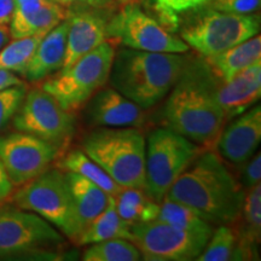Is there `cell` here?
I'll return each instance as SVG.
<instances>
[{"label": "cell", "instance_id": "1", "mask_svg": "<svg viewBox=\"0 0 261 261\" xmlns=\"http://www.w3.org/2000/svg\"><path fill=\"white\" fill-rule=\"evenodd\" d=\"M217 81L204 60L189 58L163 109L168 128L198 145L217 143L226 121L215 93Z\"/></svg>", "mask_w": 261, "mask_h": 261}, {"label": "cell", "instance_id": "2", "mask_svg": "<svg viewBox=\"0 0 261 261\" xmlns=\"http://www.w3.org/2000/svg\"><path fill=\"white\" fill-rule=\"evenodd\" d=\"M165 197L189 205L208 224L238 219L244 192L213 151L200 152L169 188Z\"/></svg>", "mask_w": 261, "mask_h": 261}, {"label": "cell", "instance_id": "3", "mask_svg": "<svg viewBox=\"0 0 261 261\" xmlns=\"http://www.w3.org/2000/svg\"><path fill=\"white\" fill-rule=\"evenodd\" d=\"M188 61L184 54L121 48L115 52L108 81L116 91L146 110L167 96Z\"/></svg>", "mask_w": 261, "mask_h": 261}, {"label": "cell", "instance_id": "4", "mask_svg": "<svg viewBox=\"0 0 261 261\" xmlns=\"http://www.w3.org/2000/svg\"><path fill=\"white\" fill-rule=\"evenodd\" d=\"M145 138L138 127H98L83 150L122 188H145Z\"/></svg>", "mask_w": 261, "mask_h": 261}, {"label": "cell", "instance_id": "5", "mask_svg": "<svg viewBox=\"0 0 261 261\" xmlns=\"http://www.w3.org/2000/svg\"><path fill=\"white\" fill-rule=\"evenodd\" d=\"M114 56L112 42L103 41L69 68L46 77L40 87L56 98L64 109L76 112L108 83Z\"/></svg>", "mask_w": 261, "mask_h": 261}, {"label": "cell", "instance_id": "6", "mask_svg": "<svg viewBox=\"0 0 261 261\" xmlns=\"http://www.w3.org/2000/svg\"><path fill=\"white\" fill-rule=\"evenodd\" d=\"M201 152L200 145L171 128H158L145 145L144 190L160 203L173 182Z\"/></svg>", "mask_w": 261, "mask_h": 261}, {"label": "cell", "instance_id": "7", "mask_svg": "<svg viewBox=\"0 0 261 261\" xmlns=\"http://www.w3.org/2000/svg\"><path fill=\"white\" fill-rule=\"evenodd\" d=\"M64 246L63 234L40 215L16 205H0V259L54 256Z\"/></svg>", "mask_w": 261, "mask_h": 261}, {"label": "cell", "instance_id": "8", "mask_svg": "<svg viewBox=\"0 0 261 261\" xmlns=\"http://www.w3.org/2000/svg\"><path fill=\"white\" fill-rule=\"evenodd\" d=\"M12 202L21 210L40 215L74 242L76 226L73 202L62 169L48 168L25 182L12 194Z\"/></svg>", "mask_w": 261, "mask_h": 261}, {"label": "cell", "instance_id": "9", "mask_svg": "<svg viewBox=\"0 0 261 261\" xmlns=\"http://www.w3.org/2000/svg\"><path fill=\"white\" fill-rule=\"evenodd\" d=\"M259 15L205 10L181 31V39L203 57H211L259 34Z\"/></svg>", "mask_w": 261, "mask_h": 261}, {"label": "cell", "instance_id": "10", "mask_svg": "<svg viewBox=\"0 0 261 261\" xmlns=\"http://www.w3.org/2000/svg\"><path fill=\"white\" fill-rule=\"evenodd\" d=\"M213 228L187 230L160 220L133 224L132 242L150 261H188L197 259L203 252Z\"/></svg>", "mask_w": 261, "mask_h": 261}, {"label": "cell", "instance_id": "11", "mask_svg": "<svg viewBox=\"0 0 261 261\" xmlns=\"http://www.w3.org/2000/svg\"><path fill=\"white\" fill-rule=\"evenodd\" d=\"M12 125L17 130L50 142L62 150L74 135L76 120L73 112L64 109L56 98L41 87H35L27 91Z\"/></svg>", "mask_w": 261, "mask_h": 261}, {"label": "cell", "instance_id": "12", "mask_svg": "<svg viewBox=\"0 0 261 261\" xmlns=\"http://www.w3.org/2000/svg\"><path fill=\"white\" fill-rule=\"evenodd\" d=\"M107 37L119 39L126 47L133 50L166 54L189 51L182 39L169 33L137 4L123 5L121 11L107 23Z\"/></svg>", "mask_w": 261, "mask_h": 261}, {"label": "cell", "instance_id": "13", "mask_svg": "<svg viewBox=\"0 0 261 261\" xmlns=\"http://www.w3.org/2000/svg\"><path fill=\"white\" fill-rule=\"evenodd\" d=\"M61 151L52 143L21 130L0 136V162L15 188L50 168Z\"/></svg>", "mask_w": 261, "mask_h": 261}, {"label": "cell", "instance_id": "14", "mask_svg": "<svg viewBox=\"0 0 261 261\" xmlns=\"http://www.w3.org/2000/svg\"><path fill=\"white\" fill-rule=\"evenodd\" d=\"M85 121L92 127H140L144 109L114 87H102L85 104Z\"/></svg>", "mask_w": 261, "mask_h": 261}, {"label": "cell", "instance_id": "15", "mask_svg": "<svg viewBox=\"0 0 261 261\" xmlns=\"http://www.w3.org/2000/svg\"><path fill=\"white\" fill-rule=\"evenodd\" d=\"M260 140L261 108L257 104L225 127L218 137L217 145L221 158L233 165H242L255 154Z\"/></svg>", "mask_w": 261, "mask_h": 261}, {"label": "cell", "instance_id": "16", "mask_svg": "<svg viewBox=\"0 0 261 261\" xmlns=\"http://www.w3.org/2000/svg\"><path fill=\"white\" fill-rule=\"evenodd\" d=\"M67 18V10L54 0H15L10 22L12 39L46 34Z\"/></svg>", "mask_w": 261, "mask_h": 261}, {"label": "cell", "instance_id": "17", "mask_svg": "<svg viewBox=\"0 0 261 261\" xmlns=\"http://www.w3.org/2000/svg\"><path fill=\"white\" fill-rule=\"evenodd\" d=\"M215 93L225 120H231L247 112L260 99L261 62L242 70L223 84L218 80Z\"/></svg>", "mask_w": 261, "mask_h": 261}, {"label": "cell", "instance_id": "18", "mask_svg": "<svg viewBox=\"0 0 261 261\" xmlns=\"http://www.w3.org/2000/svg\"><path fill=\"white\" fill-rule=\"evenodd\" d=\"M67 35V50L60 70L69 68L80 57L99 46L107 40V22L97 12L84 9L69 18Z\"/></svg>", "mask_w": 261, "mask_h": 261}, {"label": "cell", "instance_id": "19", "mask_svg": "<svg viewBox=\"0 0 261 261\" xmlns=\"http://www.w3.org/2000/svg\"><path fill=\"white\" fill-rule=\"evenodd\" d=\"M68 29L69 19L65 18L44 35L23 75L29 83L45 80L61 69L67 50Z\"/></svg>", "mask_w": 261, "mask_h": 261}, {"label": "cell", "instance_id": "20", "mask_svg": "<svg viewBox=\"0 0 261 261\" xmlns=\"http://www.w3.org/2000/svg\"><path fill=\"white\" fill-rule=\"evenodd\" d=\"M64 173L73 202L75 226H76L75 242L80 233L91 224V221H93L106 210L110 195L76 173Z\"/></svg>", "mask_w": 261, "mask_h": 261}, {"label": "cell", "instance_id": "21", "mask_svg": "<svg viewBox=\"0 0 261 261\" xmlns=\"http://www.w3.org/2000/svg\"><path fill=\"white\" fill-rule=\"evenodd\" d=\"M261 60V38L254 35L248 40L241 42L236 46L215 55L204 57L205 63L215 77L225 83L232 79L234 75L259 63Z\"/></svg>", "mask_w": 261, "mask_h": 261}, {"label": "cell", "instance_id": "22", "mask_svg": "<svg viewBox=\"0 0 261 261\" xmlns=\"http://www.w3.org/2000/svg\"><path fill=\"white\" fill-rule=\"evenodd\" d=\"M240 243H236L232 260H244L250 255L253 244L259 243L261 232V185L248 189L244 194L240 215Z\"/></svg>", "mask_w": 261, "mask_h": 261}, {"label": "cell", "instance_id": "23", "mask_svg": "<svg viewBox=\"0 0 261 261\" xmlns=\"http://www.w3.org/2000/svg\"><path fill=\"white\" fill-rule=\"evenodd\" d=\"M110 238H125L132 240L130 226L121 219L116 211L115 198L110 196L107 208L87 226L76 238V246H90L100 241Z\"/></svg>", "mask_w": 261, "mask_h": 261}, {"label": "cell", "instance_id": "24", "mask_svg": "<svg viewBox=\"0 0 261 261\" xmlns=\"http://www.w3.org/2000/svg\"><path fill=\"white\" fill-rule=\"evenodd\" d=\"M57 168L64 172L76 173L96 184L98 188H100L113 197H115L122 189V187H120L97 162H94L92 159L85 154L84 150L73 149L68 151L57 162Z\"/></svg>", "mask_w": 261, "mask_h": 261}, {"label": "cell", "instance_id": "25", "mask_svg": "<svg viewBox=\"0 0 261 261\" xmlns=\"http://www.w3.org/2000/svg\"><path fill=\"white\" fill-rule=\"evenodd\" d=\"M116 211L129 226L155 220L160 203L149 197L144 189L122 188L115 197Z\"/></svg>", "mask_w": 261, "mask_h": 261}, {"label": "cell", "instance_id": "26", "mask_svg": "<svg viewBox=\"0 0 261 261\" xmlns=\"http://www.w3.org/2000/svg\"><path fill=\"white\" fill-rule=\"evenodd\" d=\"M45 34L14 39L0 51V69L24 75L29 62Z\"/></svg>", "mask_w": 261, "mask_h": 261}, {"label": "cell", "instance_id": "27", "mask_svg": "<svg viewBox=\"0 0 261 261\" xmlns=\"http://www.w3.org/2000/svg\"><path fill=\"white\" fill-rule=\"evenodd\" d=\"M85 261H138L142 254L132 241L110 238L90 244L84 252Z\"/></svg>", "mask_w": 261, "mask_h": 261}, {"label": "cell", "instance_id": "28", "mask_svg": "<svg viewBox=\"0 0 261 261\" xmlns=\"http://www.w3.org/2000/svg\"><path fill=\"white\" fill-rule=\"evenodd\" d=\"M156 220L175 227L187 228V230H204V228L212 227L211 224L202 219L189 205L171 200L168 197H165L160 202V210Z\"/></svg>", "mask_w": 261, "mask_h": 261}, {"label": "cell", "instance_id": "29", "mask_svg": "<svg viewBox=\"0 0 261 261\" xmlns=\"http://www.w3.org/2000/svg\"><path fill=\"white\" fill-rule=\"evenodd\" d=\"M237 243V233L228 225H219L213 231L203 252L197 260L200 261H226L231 260L234 246Z\"/></svg>", "mask_w": 261, "mask_h": 261}, {"label": "cell", "instance_id": "30", "mask_svg": "<svg viewBox=\"0 0 261 261\" xmlns=\"http://www.w3.org/2000/svg\"><path fill=\"white\" fill-rule=\"evenodd\" d=\"M27 91L28 87L23 83L0 91V130L12 121L23 102Z\"/></svg>", "mask_w": 261, "mask_h": 261}, {"label": "cell", "instance_id": "31", "mask_svg": "<svg viewBox=\"0 0 261 261\" xmlns=\"http://www.w3.org/2000/svg\"><path fill=\"white\" fill-rule=\"evenodd\" d=\"M208 2L210 0H155V6L168 28L175 25L179 14L201 8Z\"/></svg>", "mask_w": 261, "mask_h": 261}, {"label": "cell", "instance_id": "32", "mask_svg": "<svg viewBox=\"0 0 261 261\" xmlns=\"http://www.w3.org/2000/svg\"><path fill=\"white\" fill-rule=\"evenodd\" d=\"M261 0H210L211 9L234 15H252L260 9Z\"/></svg>", "mask_w": 261, "mask_h": 261}, {"label": "cell", "instance_id": "33", "mask_svg": "<svg viewBox=\"0 0 261 261\" xmlns=\"http://www.w3.org/2000/svg\"><path fill=\"white\" fill-rule=\"evenodd\" d=\"M254 158L248 160L246 162L247 165L244 166L242 171V180L243 187L246 189H250L255 187L256 184H260L261 180V154L260 151L256 152V155H253Z\"/></svg>", "mask_w": 261, "mask_h": 261}, {"label": "cell", "instance_id": "34", "mask_svg": "<svg viewBox=\"0 0 261 261\" xmlns=\"http://www.w3.org/2000/svg\"><path fill=\"white\" fill-rule=\"evenodd\" d=\"M58 4L65 6H80L83 9L102 10L109 8L113 0H54Z\"/></svg>", "mask_w": 261, "mask_h": 261}, {"label": "cell", "instance_id": "35", "mask_svg": "<svg viewBox=\"0 0 261 261\" xmlns=\"http://www.w3.org/2000/svg\"><path fill=\"white\" fill-rule=\"evenodd\" d=\"M14 184L10 180L8 173L4 166L0 162V205L5 204V202L14 194Z\"/></svg>", "mask_w": 261, "mask_h": 261}, {"label": "cell", "instance_id": "36", "mask_svg": "<svg viewBox=\"0 0 261 261\" xmlns=\"http://www.w3.org/2000/svg\"><path fill=\"white\" fill-rule=\"evenodd\" d=\"M15 11V0H0V24L9 25Z\"/></svg>", "mask_w": 261, "mask_h": 261}, {"label": "cell", "instance_id": "37", "mask_svg": "<svg viewBox=\"0 0 261 261\" xmlns=\"http://www.w3.org/2000/svg\"><path fill=\"white\" fill-rule=\"evenodd\" d=\"M19 84H22V80L19 79L17 75L12 73V71L0 69V91Z\"/></svg>", "mask_w": 261, "mask_h": 261}, {"label": "cell", "instance_id": "38", "mask_svg": "<svg viewBox=\"0 0 261 261\" xmlns=\"http://www.w3.org/2000/svg\"><path fill=\"white\" fill-rule=\"evenodd\" d=\"M10 38H11V35H10V28L8 25L0 24V51L8 44Z\"/></svg>", "mask_w": 261, "mask_h": 261}, {"label": "cell", "instance_id": "39", "mask_svg": "<svg viewBox=\"0 0 261 261\" xmlns=\"http://www.w3.org/2000/svg\"><path fill=\"white\" fill-rule=\"evenodd\" d=\"M116 2L121 5H128V4H137V3L140 2V0H116Z\"/></svg>", "mask_w": 261, "mask_h": 261}]
</instances>
